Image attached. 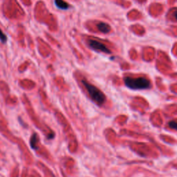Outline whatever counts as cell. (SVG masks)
Wrapping results in <instances>:
<instances>
[{
    "label": "cell",
    "instance_id": "8992f818",
    "mask_svg": "<svg viewBox=\"0 0 177 177\" xmlns=\"http://www.w3.org/2000/svg\"><path fill=\"white\" fill-rule=\"evenodd\" d=\"M37 143V137L36 134H34L32 136V138L31 139V145L33 149L36 148V144Z\"/></svg>",
    "mask_w": 177,
    "mask_h": 177
},
{
    "label": "cell",
    "instance_id": "ba28073f",
    "mask_svg": "<svg viewBox=\"0 0 177 177\" xmlns=\"http://www.w3.org/2000/svg\"><path fill=\"white\" fill-rule=\"evenodd\" d=\"M168 126L171 128V129L177 130V122L175 121H170L168 123Z\"/></svg>",
    "mask_w": 177,
    "mask_h": 177
},
{
    "label": "cell",
    "instance_id": "7a4b0ae2",
    "mask_svg": "<svg viewBox=\"0 0 177 177\" xmlns=\"http://www.w3.org/2000/svg\"><path fill=\"white\" fill-rule=\"evenodd\" d=\"M82 83L88 91L89 96L98 105H101L105 102L106 96L98 88L89 83L85 80H82Z\"/></svg>",
    "mask_w": 177,
    "mask_h": 177
},
{
    "label": "cell",
    "instance_id": "277c9868",
    "mask_svg": "<svg viewBox=\"0 0 177 177\" xmlns=\"http://www.w3.org/2000/svg\"><path fill=\"white\" fill-rule=\"evenodd\" d=\"M96 26L100 32H102V33L106 34L110 31V25L105 22H98L96 24Z\"/></svg>",
    "mask_w": 177,
    "mask_h": 177
},
{
    "label": "cell",
    "instance_id": "3957f363",
    "mask_svg": "<svg viewBox=\"0 0 177 177\" xmlns=\"http://www.w3.org/2000/svg\"><path fill=\"white\" fill-rule=\"evenodd\" d=\"M88 44L92 49H94L95 51H100V52H103L105 53H111V51L106 47L104 44L99 42V41L98 40L94 39H89L88 40Z\"/></svg>",
    "mask_w": 177,
    "mask_h": 177
},
{
    "label": "cell",
    "instance_id": "6da1fadb",
    "mask_svg": "<svg viewBox=\"0 0 177 177\" xmlns=\"http://www.w3.org/2000/svg\"><path fill=\"white\" fill-rule=\"evenodd\" d=\"M124 83L128 88L134 90H141L146 89L151 87V83L149 80L143 77H125Z\"/></svg>",
    "mask_w": 177,
    "mask_h": 177
},
{
    "label": "cell",
    "instance_id": "5b68a950",
    "mask_svg": "<svg viewBox=\"0 0 177 177\" xmlns=\"http://www.w3.org/2000/svg\"><path fill=\"white\" fill-rule=\"evenodd\" d=\"M56 6L60 9L67 10L69 8V4L64 0H55Z\"/></svg>",
    "mask_w": 177,
    "mask_h": 177
},
{
    "label": "cell",
    "instance_id": "52a82bcc",
    "mask_svg": "<svg viewBox=\"0 0 177 177\" xmlns=\"http://www.w3.org/2000/svg\"><path fill=\"white\" fill-rule=\"evenodd\" d=\"M0 41H1L3 44L6 43L7 41L6 35L4 33L3 31H2L1 29H0Z\"/></svg>",
    "mask_w": 177,
    "mask_h": 177
},
{
    "label": "cell",
    "instance_id": "9c48e42d",
    "mask_svg": "<svg viewBox=\"0 0 177 177\" xmlns=\"http://www.w3.org/2000/svg\"><path fill=\"white\" fill-rule=\"evenodd\" d=\"M174 15H175V17H176V19L177 20V11L175 12V14H174Z\"/></svg>",
    "mask_w": 177,
    "mask_h": 177
}]
</instances>
